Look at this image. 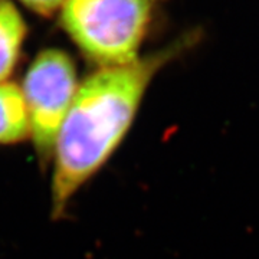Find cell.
I'll use <instances>...</instances> for the list:
<instances>
[{
	"label": "cell",
	"instance_id": "6da1fadb",
	"mask_svg": "<svg viewBox=\"0 0 259 259\" xmlns=\"http://www.w3.org/2000/svg\"><path fill=\"white\" fill-rule=\"evenodd\" d=\"M196 40L186 33L151 55L101 68L79 87L54 150L52 216L61 218L75 193L120 147L157 72Z\"/></svg>",
	"mask_w": 259,
	"mask_h": 259
},
{
	"label": "cell",
	"instance_id": "8992f818",
	"mask_svg": "<svg viewBox=\"0 0 259 259\" xmlns=\"http://www.w3.org/2000/svg\"><path fill=\"white\" fill-rule=\"evenodd\" d=\"M20 2H23L29 9L35 10L40 15H52L64 3V0H20Z\"/></svg>",
	"mask_w": 259,
	"mask_h": 259
},
{
	"label": "cell",
	"instance_id": "5b68a950",
	"mask_svg": "<svg viewBox=\"0 0 259 259\" xmlns=\"http://www.w3.org/2000/svg\"><path fill=\"white\" fill-rule=\"evenodd\" d=\"M26 26L18 9L0 0V82H6L18 64Z\"/></svg>",
	"mask_w": 259,
	"mask_h": 259
},
{
	"label": "cell",
	"instance_id": "3957f363",
	"mask_svg": "<svg viewBox=\"0 0 259 259\" xmlns=\"http://www.w3.org/2000/svg\"><path fill=\"white\" fill-rule=\"evenodd\" d=\"M78 87L74 61L61 49L42 51L29 66L20 90L28 110L30 139L42 161H52Z\"/></svg>",
	"mask_w": 259,
	"mask_h": 259
},
{
	"label": "cell",
	"instance_id": "7a4b0ae2",
	"mask_svg": "<svg viewBox=\"0 0 259 259\" xmlns=\"http://www.w3.org/2000/svg\"><path fill=\"white\" fill-rule=\"evenodd\" d=\"M151 0H64L62 25L85 55L102 68L139 59Z\"/></svg>",
	"mask_w": 259,
	"mask_h": 259
},
{
	"label": "cell",
	"instance_id": "277c9868",
	"mask_svg": "<svg viewBox=\"0 0 259 259\" xmlns=\"http://www.w3.org/2000/svg\"><path fill=\"white\" fill-rule=\"evenodd\" d=\"M30 137L29 117L22 90L0 82V144H15Z\"/></svg>",
	"mask_w": 259,
	"mask_h": 259
}]
</instances>
